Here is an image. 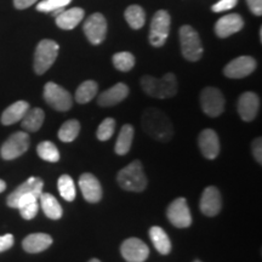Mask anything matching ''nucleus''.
Here are the masks:
<instances>
[{
    "label": "nucleus",
    "mask_w": 262,
    "mask_h": 262,
    "mask_svg": "<svg viewBox=\"0 0 262 262\" xmlns=\"http://www.w3.org/2000/svg\"><path fill=\"white\" fill-rule=\"evenodd\" d=\"M141 125L147 135L160 142H168L173 136L171 120L158 108H147L141 117Z\"/></svg>",
    "instance_id": "nucleus-1"
},
{
    "label": "nucleus",
    "mask_w": 262,
    "mask_h": 262,
    "mask_svg": "<svg viewBox=\"0 0 262 262\" xmlns=\"http://www.w3.org/2000/svg\"><path fill=\"white\" fill-rule=\"evenodd\" d=\"M140 84L147 95L156 98H169L178 93V79L172 73H166L160 79L150 75H143Z\"/></svg>",
    "instance_id": "nucleus-2"
},
{
    "label": "nucleus",
    "mask_w": 262,
    "mask_h": 262,
    "mask_svg": "<svg viewBox=\"0 0 262 262\" xmlns=\"http://www.w3.org/2000/svg\"><path fill=\"white\" fill-rule=\"evenodd\" d=\"M118 183L129 192H142L147 187V178L140 160H134L118 172Z\"/></svg>",
    "instance_id": "nucleus-3"
},
{
    "label": "nucleus",
    "mask_w": 262,
    "mask_h": 262,
    "mask_svg": "<svg viewBox=\"0 0 262 262\" xmlns=\"http://www.w3.org/2000/svg\"><path fill=\"white\" fill-rule=\"evenodd\" d=\"M180 44L183 57L187 61L196 62L203 56V44L198 32L191 26H182L179 32Z\"/></svg>",
    "instance_id": "nucleus-4"
},
{
    "label": "nucleus",
    "mask_w": 262,
    "mask_h": 262,
    "mask_svg": "<svg viewBox=\"0 0 262 262\" xmlns=\"http://www.w3.org/2000/svg\"><path fill=\"white\" fill-rule=\"evenodd\" d=\"M58 50L60 47L56 41L50 39H42L41 41H39L34 52V63H33L35 73L41 75L49 71V68L56 61Z\"/></svg>",
    "instance_id": "nucleus-5"
},
{
    "label": "nucleus",
    "mask_w": 262,
    "mask_h": 262,
    "mask_svg": "<svg viewBox=\"0 0 262 262\" xmlns=\"http://www.w3.org/2000/svg\"><path fill=\"white\" fill-rule=\"evenodd\" d=\"M171 17L166 10H158L153 16L149 27V44L155 48H162L169 37Z\"/></svg>",
    "instance_id": "nucleus-6"
},
{
    "label": "nucleus",
    "mask_w": 262,
    "mask_h": 262,
    "mask_svg": "<svg viewBox=\"0 0 262 262\" xmlns=\"http://www.w3.org/2000/svg\"><path fill=\"white\" fill-rule=\"evenodd\" d=\"M42 95H44V100L47 101L49 106L58 112H67L73 104L72 95L64 88L60 86L56 83H52V81H49L45 85Z\"/></svg>",
    "instance_id": "nucleus-7"
},
{
    "label": "nucleus",
    "mask_w": 262,
    "mask_h": 262,
    "mask_svg": "<svg viewBox=\"0 0 262 262\" xmlns=\"http://www.w3.org/2000/svg\"><path fill=\"white\" fill-rule=\"evenodd\" d=\"M29 135L26 131H17L12 134L8 140L3 143L0 155L2 158L5 160H12L18 158L22 155H25L29 148Z\"/></svg>",
    "instance_id": "nucleus-8"
},
{
    "label": "nucleus",
    "mask_w": 262,
    "mask_h": 262,
    "mask_svg": "<svg viewBox=\"0 0 262 262\" xmlns=\"http://www.w3.org/2000/svg\"><path fill=\"white\" fill-rule=\"evenodd\" d=\"M201 106L206 116L216 118L225 111V97L217 88L208 86L201 93Z\"/></svg>",
    "instance_id": "nucleus-9"
},
{
    "label": "nucleus",
    "mask_w": 262,
    "mask_h": 262,
    "mask_svg": "<svg viewBox=\"0 0 262 262\" xmlns=\"http://www.w3.org/2000/svg\"><path fill=\"white\" fill-rule=\"evenodd\" d=\"M83 31L91 44H101L106 39L107 34V21L104 16L102 14H98V12L90 15L85 19Z\"/></svg>",
    "instance_id": "nucleus-10"
},
{
    "label": "nucleus",
    "mask_w": 262,
    "mask_h": 262,
    "mask_svg": "<svg viewBox=\"0 0 262 262\" xmlns=\"http://www.w3.org/2000/svg\"><path fill=\"white\" fill-rule=\"evenodd\" d=\"M168 220L178 228H187L192 225V215L185 198L175 199L166 210Z\"/></svg>",
    "instance_id": "nucleus-11"
},
{
    "label": "nucleus",
    "mask_w": 262,
    "mask_h": 262,
    "mask_svg": "<svg viewBox=\"0 0 262 262\" xmlns=\"http://www.w3.org/2000/svg\"><path fill=\"white\" fill-rule=\"evenodd\" d=\"M120 253L127 262H145L149 256V249L139 238H129L120 245Z\"/></svg>",
    "instance_id": "nucleus-12"
},
{
    "label": "nucleus",
    "mask_w": 262,
    "mask_h": 262,
    "mask_svg": "<svg viewBox=\"0 0 262 262\" xmlns=\"http://www.w3.org/2000/svg\"><path fill=\"white\" fill-rule=\"evenodd\" d=\"M256 60L251 56H239L226 66L224 74L231 79H242L256 70Z\"/></svg>",
    "instance_id": "nucleus-13"
},
{
    "label": "nucleus",
    "mask_w": 262,
    "mask_h": 262,
    "mask_svg": "<svg viewBox=\"0 0 262 262\" xmlns=\"http://www.w3.org/2000/svg\"><path fill=\"white\" fill-rule=\"evenodd\" d=\"M42 187H44V181L40 178H37V176H31L27 181L18 186L17 188L15 189L14 192L10 193L8 199H6V203L10 208L16 209V203L22 195L29 194V193H33L38 196H40L42 193Z\"/></svg>",
    "instance_id": "nucleus-14"
},
{
    "label": "nucleus",
    "mask_w": 262,
    "mask_h": 262,
    "mask_svg": "<svg viewBox=\"0 0 262 262\" xmlns=\"http://www.w3.org/2000/svg\"><path fill=\"white\" fill-rule=\"evenodd\" d=\"M201 210L205 216L214 217L222 209V196L221 193L215 186H209L203 192L201 203Z\"/></svg>",
    "instance_id": "nucleus-15"
},
{
    "label": "nucleus",
    "mask_w": 262,
    "mask_h": 262,
    "mask_svg": "<svg viewBox=\"0 0 262 262\" xmlns=\"http://www.w3.org/2000/svg\"><path fill=\"white\" fill-rule=\"evenodd\" d=\"M237 108L239 116L244 122H253L260 110V98L251 91L242 94L238 100Z\"/></svg>",
    "instance_id": "nucleus-16"
},
{
    "label": "nucleus",
    "mask_w": 262,
    "mask_h": 262,
    "mask_svg": "<svg viewBox=\"0 0 262 262\" xmlns=\"http://www.w3.org/2000/svg\"><path fill=\"white\" fill-rule=\"evenodd\" d=\"M198 146L206 159L212 160L220 155V140L212 129H205L198 137Z\"/></svg>",
    "instance_id": "nucleus-17"
},
{
    "label": "nucleus",
    "mask_w": 262,
    "mask_h": 262,
    "mask_svg": "<svg viewBox=\"0 0 262 262\" xmlns=\"http://www.w3.org/2000/svg\"><path fill=\"white\" fill-rule=\"evenodd\" d=\"M244 27V19L238 14H228L216 22L215 33L219 38L224 39L235 34Z\"/></svg>",
    "instance_id": "nucleus-18"
},
{
    "label": "nucleus",
    "mask_w": 262,
    "mask_h": 262,
    "mask_svg": "<svg viewBox=\"0 0 262 262\" xmlns=\"http://www.w3.org/2000/svg\"><path fill=\"white\" fill-rule=\"evenodd\" d=\"M79 187L86 202L97 203L102 198V186L93 173L85 172L80 176Z\"/></svg>",
    "instance_id": "nucleus-19"
},
{
    "label": "nucleus",
    "mask_w": 262,
    "mask_h": 262,
    "mask_svg": "<svg viewBox=\"0 0 262 262\" xmlns=\"http://www.w3.org/2000/svg\"><path fill=\"white\" fill-rule=\"evenodd\" d=\"M129 95V88L124 83H118L114 86L103 91L97 98V103L102 107H112L125 100Z\"/></svg>",
    "instance_id": "nucleus-20"
},
{
    "label": "nucleus",
    "mask_w": 262,
    "mask_h": 262,
    "mask_svg": "<svg viewBox=\"0 0 262 262\" xmlns=\"http://www.w3.org/2000/svg\"><path fill=\"white\" fill-rule=\"evenodd\" d=\"M51 244V235L47 233H32L24 239L22 248L29 254H38L50 248Z\"/></svg>",
    "instance_id": "nucleus-21"
},
{
    "label": "nucleus",
    "mask_w": 262,
    "mask_h": 262,
    "mask_svg": "<svg viewBox=\"0 0 262 262\" xmlns=\"http://www.w3.org/2000/svg\"><path fill=\"white\" fill-rule=\"evenodd\" d=\"M84 15V10L80 8H73L70 10H66V11H62L61 14H58L56 16L57 27L63 29V31L74 29L81 21H83Z\"/></svg>",
    "instance_id": "nucleus-22"
},
{
    "label": "nucleus",
    "mask_w": 262,
    "mask_h": 262,
    "mask_svg": "<svg viewBox=\"0 0 262 262\" xmlns=\"http://www.w3.org/2000/svg\"><path fill=\"white\" fill-rule=\"evenodd\" d=\"M29 110V103L26 101H17V102L12 103L3 112L0 122L3 125H12V124L21 122L22 118Z\"/></svg>",
    "instance_id": "nucleus-23"
},
{
    "label": "nucleus",
    "mask_w": 262,
    "mask_h": 262,
    "mask_svg": "<svg viewBox=\"0 0 262 262\" xmlns=\"http://www.w3.org/2000/svg\"><path fill=\"white\" fill-rule=\"evenodd\" d=\"M44 119L45 113L41 108H29L21 120L22 129L28 131V133H35L44 124Z\"/></svg>",
    "instance_id": "nucleus-24"
},
{
    "label": "nucleus",
    "mask_w": 262,
    "mask_h": 262,
    "mask_svg": "<svg viewBox=\"0 0 262 262\" xmlns=\"http://www.w3.org/2000/svg\"><path fill=\"white\" fill-rule=\"evenodd\" d=\"M149 237L158 253L162 255L170 254V251H171V242H170L168 234H166V232L162 227L153 226L149 229Z\"/></svg>",
    "instance_id": "nucleus-25"
},
{
    "label": "nucleus",
    "mask_w": 262,
    "mask_h": 262,
    "mask_svg": "<svg viewBox=\"0 0 262 262\" xmlns=\"http://www.w3.org/2000/svg\"><path fill=\"white\" fill-rule=\"evenodd\" d=\"M39 199H40V206L44 214L51 220H60L63 211H62V208L57 199L50 193H41Z\"/></svg>",
    "instance_id": "nucleus-26"
},
{
    "label": "nucleus",
    "mask_w": 262,
    "mask_h": 262,
    "mask_svg": "<svg viewBox=\"0 0 262 262\" xmlns=\"http://www.w3.org/2000/svg\"><path fill=\"white\" fill-rule=\"evenodd\" d=\"M134 140V127L125 124L120 130L119 135H118L116 146H114V150L118 156H125L126 153H129L133 145Z\"/></svg>",
    "instance_id": "nucleus-27"
},
{
    "label": "nucleus",
    "mask_w": 262,
    "mask_h": 262,
    "mask_svg": "<svg viewBox=\"0 0 262 262\" xmlns=\"http://www.w3.org/2000/svg\"><path fill=\"white\" fill-rule=\"evenodd\" d=\"M127 25L133 29H141L145 26L146 12L139 5H130L124 12Z\"/></svg>",
    "instance_id": "nucleus-28"
},
{
    "label": "nucleus",
    "mask_w": 262,
    "mask_h": 262,
    "mask_svg": "<svg viewBox=\"0 0 262 262\" xmlns=\"http://www.w3.org/2000/svg\"><path fill=\"white\" fill-rule=\"evenodd\" d=\"M98 90V85L94 80H86L81 83L75 91V101L78 103L84 104L90 102L93 98L96 96Z\"/></svg>",
    "instance_id": "nucleus-29"
},
{
    "label": "nucleus",
    "mask_w": 262,
    "mask_h": 262,
    "mask_svg": "<svg viewBox=\"0 0 262 262\" xmlns=\"http://www.w3.org/2000/svg\"><path fill=\"white\" fill-rule=\"evenodd\" d=\"M80 133V123L77 119H71L63 123L58 130V139L62 142H73Z\"/></svg>",
    "instance_id": "nucleus-30"
},
{
    "label": "nucleus",
    "mask_w": 262,
    "mask_h": 262,
    "mask_svg": "<svg viewBox=\"0 0 262 262\" xmlns=\"http://www.w3.org/2000/svg\"><path fill=\"white\" fill-rule=\"evenodd\" d=\"M37 153L42 160L49 163H57L60 160V152L57 147L50 141H42L37 147Z\"/></svg>",
    "instance_id": "nucleus-31"
},
{
    "label": "nucleus",
    "mask_w": 262,
    "mask_h": 262,
    "mask_svg": "<svg viewBox=\"0 0 262 262\" xmlns=\"http://www.w3.org/2000/svg\"><path fill=\"white\" fill-rule=\"evenodd\" d=\"M58 192L62 198L67 202H73L75 199V195H77V192H75V185L73 179L71 178L70 175H62L60 176L57 182Z\"/></svg>",
    "instance_id": "nucleus-32"
},
{
    "label": "nucleus",
    "mask_w": 262,
    "mask_h": 262,
    "mask_svg": "<svg viewBox=\"0 0 262 262\" xmlns=\"http://www.w3.org/2000/svg\"><path fill=\"white\" fill-rule=\"evenodd\" d=\"M112 62L118 71L129 72L135 66V57H134V55L131 52L122 51L113 55Z\"/></svg>",
    "instance_id": "nucleus-33"
},
{
    "label": "nucleus",
    "mask_w": 262,
    "mask_h": 262,
    "mask_svg": "<svg viewBox=\"0 0 262 262\" xmlns=\"http://www.w3.org/2000/svg\"><path fill=\"white\" fill-rule=\"evenodd\" d=\"M71 2L72 0H42L37 5V10L40 12H52L57 16Z\"/></svg>",
    "instance_id": "nucleus-34"
},
{
    "label": "nucleus",
    "mask_w": 262,
    "mask_h": 262,
    "mask_svg": "<svg viewBox=\"0 0 262 262\" xmlns=\"http://www.w3.org/2000/svg\"><path fill=\"white\" fill-rule=\"evenodd\" d=\"M114 130H116V120L113 118H106L102 123L98 125L97 129V139L100 141H107L113 136Z\"/></svg>",
    "instance_id": "nucleus-35"
},
{
    "label": "nucleus",
    "mask_w": 262,
    "mask_h": 262,
    "mask_svg": "<svg viewBox=\"0 0 262 262\" xmlns=\"http://www.w3.org/2000/svg\"><path fill=\"white\" fill-rule=\"evenodd\" d=\"M18 210H19V214H21V216L25 219V220H33V219L37 216L39 211L38 202L21 206V208H18Z\"/></svg>",
    "instance_id": "nucleus-36"
},
{
    "label": "nucleus",
    "mask_w": 262,
    "mask_h": 262,
    "mask_svg": "<svg viewBox=\"0 0 262 262\" xmlns=\"http://www.w3.org/2000/svg\"><path fill=\"white\" fill-rule=\"evenodd\" d=\"M238 0H220L216 4L211 6V10L214 12H222L226 11V10L233 9L235 5H237Z\"/></svg>",
    "instance_id": "nucleus-37"
},
{
    "label": "nucleus",
    "mask_w": 262,
    "mask_h": 262,
    "mask_svg": "<svg viewBox=\"0 0 262 262\" xmlns=\"http://www.w3.org/2000/svg\"><path fill=\"white\" fill-rule=\"evenodd\" d=\"M251 149H253V156L255 160L258 164L262 163V140L261 137H257L253 141V145H251Z\"/></svg>",
    "instance_id": "nucleus-38"
},
{
    "label": "nucleus",
    "mask_w": 262,
    "mask_h": 262,
    "mask_svg": "<svg viewBox=\"0 0 262 262\" xmlns=\"http://www.w3.org/2000/svg\"><path fill=\"white\" fill-rule=\"evenodd\" d=\"M14 243H15V239L12 234L8 233L4 235H0V253L9 250L10 248H12Z\"/></svg>",
    "instance_id": "nucleus-39"
},
{
    "label": "nucleus",
    "mask_w": 262,
    "mask_h": 262,
    "mask_svg": "<svg viewBox=\"0 0 262 262\" xmlns=\"http://www.w3.org/2000/svg\"><path fill=\"white\" fill-rule=\"evenodd\" d=\"M247 4L254 15H262V0H247Z\"/></svg>",
    "instance_id": "nucleus-40"
},
{
    "label": "nucleus",
    "mask_w": 262,
    "mask_h": 262,
    "mask_svg": "<svg viewBox=\"0 0 262 262\" xmlns=\"http://www.w3.org/2000/svg\"><path fill=\"white\" fill-rule=\"evenodd\" d=\"M37 0H14V5L17 10H25L32 6Z\"/></svg>",
    "instance_id": "nucleus-41"
},
{
    "label": "nucleus",
    "mask_w": 262,
    "mask_h": 262,
    "mask_svg": "<svg viewBox=\"0 0 262 262\" xmlns=\"http://www.w3.org/2000/svg\"><path fill=\"white\" fill-rule=\"evenodd\" d=\"M6 189V183L5 181H3V180H0V193L4 192Z\"/></svg>",
    "instance_id": "nucleus-42"
},
{
    "label": "nucleus",
    "mask_w": 262,
    "mask_h": 262,
    "mask_svg": "<svg viewBox=\"0 0 262 262\" xmlns=\"http://www.w3.org/2000/svg\"><path fill=\"white\" fill-rule=\"evenodd\" d=\"M89 262H101V261L97 260V258H93V260H90Z\"/></svg>",
    "instance_id": "nucleus-43"
},
{
    "label": "nucleus",
    "mask_w": 262,
    "mask_h": 262,
    "mask_svg": "<svg viewBox=\"0 0 262 262\" xmlns=\"http://www.w3.org/2000/svg\"><path fill=\"white\" fill-rule=\"evenodd\" d=\"M193 262H202V261L201 260H194Z\"/></svg>",
    "instance_id": "nucleus-44"
}]
</instances>
